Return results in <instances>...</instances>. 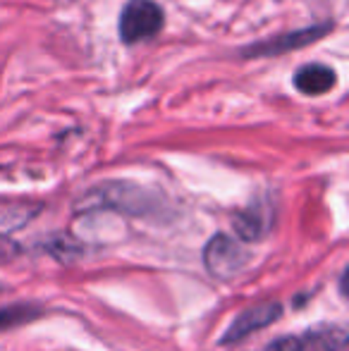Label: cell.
<instances>
[{
    "mask_svg": "<svg viewBox=\"0 0 349 351\" xmlns=\"http://www.w3.org/2000/svg\"><path fill=\"white\" fill-rule=\"evenodd\" d=\"M249 263V254L234 237L215 234L204 249V265L213 280L230 282L244 273Z\"/></svg>",
    "mask_w": 349,
    "mask_h": 351,
    "instance_id": "6da1fadb",
    "label": "cell"
},
{
    "mask_svg": "<svg viewBox=\"0 0 349 351\" xmlns=\"http://www.w3.org/2000/svg\"><path fill=\"white\" fill-rule=\"evenodd\" d=\"M163 29V8L154 0H130L120 14V38L139 43L156 36Z\"/></svg>",
    "mask_w": 349,
    "mask_h": 351,
    "instance_id": "7a4b0ae2",
    "label": "cell"
},
{
    "mask_svg": "<svg viewBox=\"0 0 349 351\" xmlns=\"http://www.w3.org/2000/svg\"><path fill=\"white\" fill-rule=\"evenodd\" d=\"M280 315H282V304H280V301H275V299L261 301V304L242 311V313L230 323V328L225 330L223 337H220V344L228 347V344L242 342L249 335L261 332L268 325H273L275 320H280Z\"/></svg>",
    "mask_w": 349,
    "mask_h": 351,
    "instance_id": "3957f363",
    "label": "cell"
},
{
    "mask_svg": "<svg viewBox=\"0 0 349 351\" xmlns=\"http://www.w3.org/2000/svg\"><path fill=\"white\" fill-rule=\"evenodd\" d=\"M86 201H96V208H115L130 213H146L154 206L151 194L132 184H106L88 194Z\"/></svg>",
    "mask_w": 349,
    "mask_h": 351,
    "instance_id": "277c9868",
    "label": "cell"
},
{
    "mask_svg": "<svg viewBox=\"0 0 349 351\" xmlns=\"http://www.w3.org/2000/svg\"><path fill=\"white\" fill-rule=\"evenodd\" d=\"M333 29V24H318V27H306V29H297V32H287L280 34L275 38L261 41L256 46L247 48L244 56L247 58H268V56H282L289 51H299V48H306L309 43H316L321 36H326Z\"/></svg>",
    "mask_w": 349,
    "mask_h": 351,
    "instance_id": "5b68a950",
    "label": "cell"
},
{
    "mask_svg": "<svg viewBox=\"0 0 349 351\" xmlns=\"http://www.w3.org/2000/svg\"><path fill=\"white\" fill-rule=\"evenodd\" d=\"M270 222H273L270 208H268V204H261V201L247 206L244 210L234 213V217H232L234 234L242 241H261L270 232Z\"/></svg>",
    "mask_w": 349,
    "mask_h": 351,
    "instance_id": "8992f818",
    "label": "cell"
},
{
    "mask_svg": "<svg viewBox=\"0 0 349 351\" xmlns=\"http://www.w3.org/2000/svg\"><path fill=\"white\" fill-rule=\"evenodd\" d=\"M294 86L302 91L304 96H321V93L330 91L335 86V72L326 65H304L302 70L294 74Z\"/></svg>",
    "mask_w": 349,
    "mask_h": 351,
    "instance_id": "52a82bcc",
    "label": "cell"
},
{
    "mask_svg": "<svg viewBox=\"0 0 349 351\" xmlns=\"http://www.w3.org/2000/svg\"><path fill=\"white\" fill-rule=\"evenodd\" d=\"M302 342L306 351H345L347 330L340 325H321L316 330H309Z\"/></svg>",
    "mask_w": 349,
    "mask_h": 351,
    "instance_id": "ba28073f",
    "label": "cell"
},
{
    "mask_svg": "<svg viewBox=\"0 0 349 351\" xmlns=\"http://www.w3.org/2000/svg\"><path fill=\"white\" fill-rule=\"evenodd\" d=\"M41 306L38 304H12L0 308V330L17 328V325L32 323L41 315Z\"/></svg>",
    "mask_w": 349,
    "mask_h": 351,
    "instance_id": "9c48e42d",
    "label": "cell"
},
{
    "mask_svg": "<svg viewBox=\"0 0 349 351\" xmlns=\"http://www.w3.org/2000/svg\"><path fill=\"white\" fill-rule=\"evenodd\" d=\"M265 351H306L302 337H280L273 344H268Z\"/></svg>",
    "mask_w": 349,
    "mask_h": 351,
    "instance_id": "30bf717a",
    "label": "cell"
},
{
    "mask_svg": "<svg viewBox=\"0 0 349 351\" xmlns=\"http://www.w3.org/2000/svg\"><path fill=\"white\" fill-rule=\"evenodd\" d=\"M19 254H22V249H19L12 239L0 234V263H12Z\"/></svg>",
    "mask_w": 349,
    "mask_h": 351,
    "instance_id": "8fae6325",
    "label": "cell"
},
{
    "mask_svg": "<svg viewBox=\"0 0 349 351\" xmlns=\"http://www.w3.org/2000/svg\"><path fill=\"white\" fill-rule=\"evenodd\" d=\"M0 291H3V287H0Z\"/></svg>",
    "mask_w": 349,
    "mask_h": 351,
    "instance_id": "7c38bea8",
    "label": "cell"
}]
</instances>
